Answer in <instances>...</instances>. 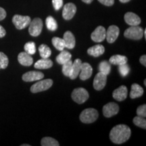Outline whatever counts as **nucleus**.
Masks as SVG:
<instances>
[{"label": "nucleus", "instance_id": "obj_1", "mask_svg": "<svg viewBox=\"0 0 146 146\" xmlns=\"http://www.w3.org/2000/svg\"><path fill=\"white\" fill-rule=\"evenodd\" d=\"M131 135V129L125 125H118L112 128L110 139L114 143L121 144L129 140Z\"/></svg>", "mask_w": 146, "mask_h": 146}, {"label": "nucleus", "instance_id": "obj_2", "mask_svg": "<svg viewBox=\"0 0 146 146\" xmlns=\"http://www.w3.org/2000/svg\"><path fill=\"white\" fill-rule=\"evenodd\" d=\"M99 114L97 110L94 108H87L82 111L80 114V120L85 124L93 123L98 119Z\"/></svg>", "mask_w": 146, "mask_h": 146}, {"label": "nucleus", "instance_id": "obj_3", "mask_svg": "<svg viewBox=\"0 0 146 146\" xmlns=\"http://www.w3.org/2000/svg\"><path fill=\"white\" fill-rule=\"evenodd\" d=\"M124 35L126 38L133 40H139L143 36V30L141 27L131 26L124 33Z\"/></svg>", "mask_w": 146, "mask_h": 146}, {"label": "nucleus", "instance_id": "obj_4", "mask_svg": "<svg viewBox=\"0 0 146 146\" xmlns=\"http://www.w3.org/2000/svg\"><path fill=\"white\" fill-rule=\"evenodd\" d=\"M71 97H72L73 101H74L78 104H81L88 100L89 94L86 89L80 87V88L74 89L73 90Z\"/></svg>", "mask_w": 146, "mask_h": 146}, {"label": "nucleus", "instance_id": "obj_5", "mask_svg": "<svg viewBox=\"0 0 146 146\" xmlns=\"http://www.w3.org/2000/svg\"><path fill=\"white\" fill-rule=\"evenodd\" d=\"M53 85V81L52 79H45L40 80L39 81L36 82L34 85H33L31 87V91L33 94L41 92V91H46L49 89Z\"/></svg>", "mask_w": 146, "mask_h": 146}, {"label": "nucleus", "instance_id": "obj_6", "mask_svg": "<svg viewBox=\"0 0 146 146\" xmlns=\"http://www.w3.org/2000/svg\"><path fill=\"white\" fill-rule=\"evenodd\" d=\"M31 21V19L30 16H21L16 14L12 18V23L18 30H22L28 27Z\"/></svg>", "mask_w": 146, "mask_h": 146}, {"label": "nucleus", "instance_id": "obj_7", "mask_svg": "<svg viewBox=\"0 0 146 146\" xmlns=\"http://www.w3.org/2000/svg\"><path fill=\"white\" fill-rule=\"evenodd\" d=\"M43 29V21L41 18H35L29 24V33L33 36H39Z\"/></svg>", "mask_w": 146, "mask_h": 146}, {"label": "nucleus", "instance_id": "obj_8", "mask_svg": "<svg viewBox=\"0 0 146 146\" xmlns=\"http://www.w3.org/2000/svg\"><path fill=\"white\" fill-rule=\"evenodd\" d=\"M119 112V106L114 102H110L103 107V114L105 117L110 118Z\"/></svg>", "mask_w": 146, "mask_h": 146}, {"label": "nucleus", "instance_id": "obj_9", "mask_svg": "<svg viewBox=\"0 0 146 146\" xmlns=\"http://www.w3.org/2000/svg\"><path fill=\"white\" fill-rule=\"evenodd\" d=\"M107 82V75L102 72L96 74L94 80V87L97 91L102 90L104 88Z\"/></svg>", "mask_w": 146, "mask_h": 146}, {"label": "nucleus", "instance_id": "obj_10", "mask_svg": "<svg viewBox=\"0 0 146 146\" xmlns=\"http://www.w3.org/2000/svg\"><path fill=\"white\" fill-rule=\"evenodd\" d=\"M76 12V5L72 3H68L64 6L62 10V17L64 19L69 21L74 17Z\"/></svg>", "mask_w": 146, "mask_h": 146}, {"label": "nucleus", "instance_id": "obj_11", "mask_svg": "<svg viewBox=\"0 0 146 146\" xmlns=\"http://www.w3.org/2000/svg\"><path fill=\"white\" fill-rule=\"evenodd\" d=\"M106 29L102 26H99L97 27L94 31L91 33V38L94 41L100 43L106 39Z\"/></svg>", "mask_w": 146, "mask_h": 146}, {"label": "nucleus", "instance_id": "obj_12", "mask_svg": "<svg viewBox=\"0 0 146 146\" xmlns=\"http://www.w3.org/2000/svg\"><path fill=\"white\" fill-rule=\"evenodd\" d=\"M120 33V29L117 26H115V25H111L110 27H109V28L106 31V38L107 41L109 43H112L117 39L118 35Z\"/></svg>", "mask_w": 146, "mask_h": 146}, {"label": "nucleus", "instance_id": "obj_13", "mask_svg": "<svg viewBox=\"0 0 146 146\" xmlns=\"http://www.w3.org/2000/svg\"><path fill=\"white\" fill-rule=\"evenodd\" d=\"M44 77V74L38 71H29L23 75V80L25 82H33L39 81Z\"/></svg>", "mask_w": 146, "mask_h": 146}, {"label": "nucleus", "instance_id": "obj_14", "mask_svg": "<svg viewBox=\"0 0 146 146\" xmlns=\"http://www.w3.org/2000/svg\"><path fill=\"white\" fill-rule=\"evenodd\" d=\"M93 68L87 62L82 63L81 71L79 73V77L83 81L88 79L92 75Z\"/></svg>", "mask_w": 146, "mask_h": 146}, {"label": "nucleus", "instance_id": "obj_15", "mask_svg": "<svg viewBox=\"0 0 146 146\" xmlns=\"http://www.w3.org/2000/svg\"><path fill=\"white\" fill-rule=\"evenodd\" d=\"M128 89L125 85H122L113 91L112 96L115 100L118 102L124 101L127 97Z\"/></svg>", "mask_w": 146, "mask_h": 146}, {"label": "nucleus", "instance_id": "obj_16", "mask_svg": "<svg viewBox=\"0 0 146 146\" xmlns=\"http://www.w3.org/2000/svg\"><path fill=\"white\" fill-rule=\"evenodd\" d=\"M125 21L130 26H137L141 23V18L133 12H127L125 14Z\"/></svg>", "mask_w": 146, "mask_h": 146}, {"label": "nucleus", "instance_id": "obj_17", "mask_svg": "<svg viewBox=\"0 0 146 146\" xmlns=\"http://www.w3.org/2000/svg\"><path fill=\"white\" fill-rule=\"evenodd\" d=\"M18 60L21 65L25 66H30L33 63V59L30 54L26 52H21L18 54Z\"/></svg>", "mask_w": 146, "mask_h": 146}, {"label": "nucleus", "instance_id": "obj_18", "mask_svg": "<svg viewBox=\"0 0 146 146\" xmlns=\"http://www.w3.org/2000/svg\"><path fill=\"white\" fill-rule=\"evenodd\" d=\"M63 39L65 42V47L71 50L75 46V37L70 31H66L64 34Z\"/></svg>", "mask_w": 146, "mask_h": 146}, {"label": "nucleus", "instance_id": "obj_19", "mask_svg": "<svg viewBox=\"0 0 146 146\" xmlns=\"http://www.w3.org/2000/svg\"><path fill=\"white\" fill-rule=\"evenodd\" d=\"M82 61L80 59H76L72 62V70H71L70 74L69 76V78L70 79L74 80L76 78V77L79 74L80 71H81V67L82 64Z\"/></svg>", "mask_w": 146, "mask_h": 146}, {"label": "nucleus", "instance_id": "obj_20", "mask_svg": "<svg viewBox=\"0 0 146 146\" xmlns=\"http://www.w3.org/2000/svg\"><path fill=\"white\" fill-rule=\"evenodd\" d=\"M105 52V48L102 45H96L87 50L89 55L94 57H99Z\"/></svg>", "mask_w": 146, "mask_h": 146}, {"label": "nucleus", "instance_id": "obj_21", "mask_svg": "<svg viewBox=\"0 0 146 146\" xmlns=\"http://www.w3.org/2000/svg\"><path fill=\"white\" fill-rule=\"evenodd\" d=\"M53 62L49 58H41L35 64L34 66L36 69H48L52 68Z\"/></svg>", "mask_w": 146, "mask_h": 146}, {"label": "nucleus", "instance_id": "obj_22", "mask_svg": "<svg viewBox=\"0 0 146 146\" xmlns=\"http://www.w3.org/2000/svg\"><path fill=\"white\" fill-rule=\"evenodd\" d=\"M143 87L137 83H134L131 85V90L130 93V97L131 99H135L143 96Z\"/></svg>", "mask_w": 146, "mask_h": 146}, {"label": "nucleus", "instance_id": "obj_23", "mask_svg": "<svg viewBox=\"0 0 146 146\" xmlns=\"http://www.w3.org/2000/svg\"><path fill=\"white\" fill-rule=\"evenodd\" d=\"M128 59L125 56H121V55H114L110 58L109 62L114 65H122L124 64L127 63Z\"/></svg>", "mask_w": 146, "mask_h": 146}, {"label": "nucleus", "instance_id": "obj_24", "mask_svg": "<svg viewBox=\"0 0 146 146\" xmlns=\"http://www.w3.org/2000/svg\"><path fill=\"white\" fill-rule=\"evenodd\" d=\"M71 58H72V55H71L70 53L67 52V51L62 50L61 51V53L56 57V61L58 64L62 65L63 64L70 60Z\"/></svg>", "mask_w": 146, "mask_h": 146}, {"label": "nucleus", "instance_id": "obj_25", "mask_svg": "<svg viewBox=\"0 0 146 146\" xmlns=\"http://www.w3.org/2000/svg\"><path fill=\"white\" fill-rule=\"evenodd\" d=\"M45 23H46V27L48 30L51 31H54L57 30L58 23L52 16H47L46 20H45Z\"/></svg>", "mask_w": 146, "mask_h": 146}, {"label": "nucleus", "instance_id": "obj_26", "mask_svg": "<svg viewBox=\"0 0 146 146\" xmlns=\"http://www.w3.org/2000/svg\"><path fill=\"white\" fill-rule=\"evenodd\" d=\"M52 42L55 48L57 49L58 50L60 51V52L64 50V49L65 47V42L64 41L63 39L54 36V37H53V39H52Z\"/></svg>", "mask_w": 146, "mask_h": 146}, {"label": "nucleus", "instance_id": "obj_27", "mask_svg": "<svg viewBox=\"0 0 146 146\" xmlns=\"http://www.w3.org/2000/svg\"><path fill=\"white\" fill-rule=\"evenodd\" d=\"M39 54L42 58H49L52 54V51L47 45L42 44L39 47Z\"/></svg>", "mask_w": 146, "mask_h": 146}, {"label": "nucleus", "instance_id": "obj_28", "mask_svg": "<svg viewBox=\"0 0 146 146\" xmlns=\"http://www.w3.org/2000/svg\"><path fill=\"white\" fill-rule=\"evenodd\" d=\"M98 69H99V71L100 72L103 73V74H106V75H108V74H110V72L111 71L110 63L107 61H102L99 64Z\"/></svg>", "mask_w": 146, "mask_h": 146}, {"label": "nucleus", "instance_id": "obj_29", "mask_svg": "<svg viewBox=\"0 0 146 146\" xmlns=\"http://www.w3.org/2000/svg\"><path fill=\"white\" fill-rule=\"evenodd\" d=\"M41 145L42 146H59L60 144L57 140L52 137H43L41 141Z\"/></svg>", "mask_w": 146, "mask_h": 146}, {"label": "nucleus", "instance_id": "obj_30", "mask_svg": "<svg viewBox=\"0 0 146 146\" xmlns=\"http://www.w3.org/2000/svg\"><path fill=\"white\" fill-rule=\"evenodd\" d=\"M25 52L30 55H33L36 53V45L34 42H27L24 47Z\"/></svg>", "mask_w": 146, "mask_h": 146}, {"label": "nucleus", "instance_id": "obj_31", "mask_svg": "<svg viewBox=\"0 0 146 146\" xmlns=\"http://www.w3.org/2000/svg\"><path fill=\"white\" fill-rule=\"evenodd\" d=\"M72 62H73L71 61V60H69V61L66 62L62 64V73L64 76H68V77L70 76L71 70H72Z\"/></svg>", "mask_w": 146, "mask_h": 146}, {"label": "nucleus", "instance_id": "obj_32", "mask_svg": "<svg viewBox=\"0 0 146 146\" xmlns=\"http://www.w3.org/2000/svg\"><path fill=\"white\" fill-rule=\"evenodd\" d=\"M133 123L139 127H141L142 129H146V120L144 117L141 116H136L133 118Z\"/></svg>", "mask_w": 146, "mask_h": 146}, {"label": "nucleus", "instance_id": "obj_33", "mask_svg": "<svg viewBox=\"0 0 146 146\" xmlns=\"http://www.w3.org/2000/svg\"><path fill=\"white\" fill-rule=\"evenodd\" d=\"M9 64L8 58L4 53L0 52V69H5L8 67Z\"/></svg>", "mask_w": 146, "mask_h": 146}, {"label": "nucleus", "instance_id": "obj_34", "mask_svg": "<svg viewBox=\"0 0 146 146\" xmlns=\"http://www.w3.org/2000/svg\"><path fill=\"white\" fill-rule=\"evenodd\" d=\"M118 71H119L120 75L123 76V77H125L129 73L130 68H129V65L127 64V63H126L119 66V67H118Z\"/></svg>", "mask_w": 146, "mask_h": 146}, {"label": "nucleus", "instance_id": "obj_35", "mask_svg": "<svg viewBox=\"0 0 146 146\" xmlns=\"http://www.w3.org/2000/svg\"><path fill=\"white\" fill-rule=\"evenodd\" d=\"M137 116H141V117L145 118L146 116V105L143 104L140 106L137 109Z\"/></svg>", "mask_w": 146, "mask_h": 146}, {"label": "nucleus", "instance_id": "obj_36", "mask_svg": "<svg viewBox=\"0 0 146 146\" xmlns=\"http://www.w3.org/2000/svg\"><path fill=\"white\" fill-rule=\"evenodd\" d=\"M52 4L56 10H59L63 5V0H52Z\"/></svg>", "mask_w": 146, "mask_h": 146}, {"label": "nucleus", "instance_id": "obj_37", "mask_svg": "<svg viewBox=\"0 0 146 146\" xmlns=\"http://www.w3.org/2000/svg\"><path fill=\"white\" fill-rule=\"evenodd\" d=\"M102 4L106 5V6H112L114 5V0H98Z\"/></svg>", "mask_w": 146, "mask_h": 146}, {"label": "nucleus", "instance_id": "obj_38", "mask_svg": "<svg viewBox=\"0 0 146 146\" xmlns=\"http://www.w3.org/2000/svg\"><path fill=\"white\" fill-rule=\"evenodd\" d=\"M6 12L4 9L0 7V21L5 19V18L6 17Z\"/></svg>", "mask_w": 146, "mask_h": 146}, {"label": "nucleus", "instance_id": "obj_39", "mask_svg": "<svg viewBox=\"0 0 146 146\" xmlns=\"http://www.w3.org/2000/svg\"><path fill=\"white\" fill-rule=\"evenodd\" d=\"M5 35H6V31H5V29L0 25V38H2L3 36H5Z\"/></svg>", "mask_w": 146, "mask_h": 146}, {"label": "nucleus", "instance_id": "obj_40", "mask_svg": "<svg viewBox=\"0 0 146 146\" xmlns=\"http://www.w3.org/2000/svg\"><path fill=\"white\" fill-rule=\"evenodd\" d=\"M140 62L142 65H143L144 66H146V56L145 55H143V56H141L139 59Z\"/></svg>", "mask_w": 146, "mask_h": 146}, {"label": "nucleus", "instance_id": "obj_41", "mask_svg": "<svg viewBox=\"0 0 146 146\" xmlns=\"http://www.w3.org/2000/svg\"><path fill=\"white\" fill-rule=\"evenodd\" d=\"M81 1H83L84 3H87V4H89V3H91L93 1H94V0H81Z\"/></svg>", "mask_w": 146, "mask_h": 146}, {"label": "nucleus", "instance_id": "obj_42", "mask_svg": "<svg viewBox=\"0 0 146 146\" xmlns=\"http://www.w3.org/2000/svg\"><path fill=\"white\" fill-rule=\"evenodd\" d=\"M121 3H127L129 2V1H130L131 0H119Z\"/></svg>", "mask_w": 146, "mask_h": 146}, {"label": "nucleus", "instance_id": "obj_43", "mask_svg": "<svg viewBox=\"0 0 146 146\" xmlns=\"http://www.w3.org/2000/svg\"><path fill=\"white\" fill-rule=\"evenodd\" d=\"M143 33H144V37H145V39H146V29L144 30Z\"/></svg>", "mask_w": 146, "mask_h": 146}, {"label": "nucleus", "instance_id": "obj_44", "mask_svg": "<svg viewBox=\"0 0 146 146\" xmlns=\"http://www.w3.org/2000/svg\"><path fill=\"white\" fill-rule=\"evenodd\" d=\"M22 146H30V145H29V144H23V145H21Z\"/></svg>", "mask_w": 146, "mask_h": 146}, {"label": "nucleus", "instance_id": "obj_45", "mask_svg": "<svg viewBox=\"0 0 146 146\" xmlns=\"http://www.w3.org/2000/svg\"><path fill=\"white\" fill-rule=\"evenodd\" d=\"M144 85H145V86H146V80L145 79L144 80Z\"/></svg>", "mask_w": 146, "mask_h": 146}]
</instances>
